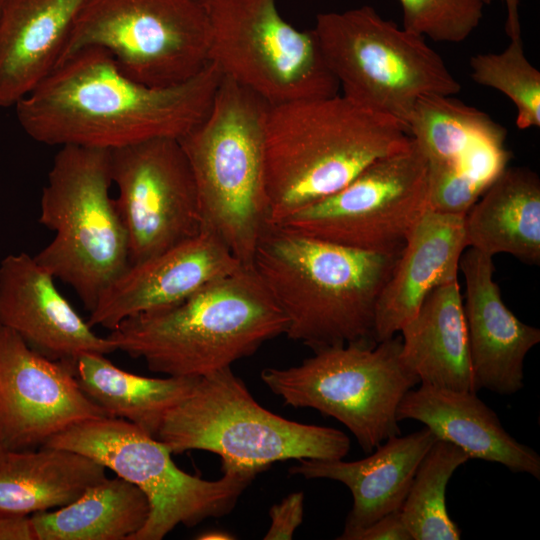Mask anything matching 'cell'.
I'll return each instance as SVG.
<instances>
[{
    "label": "cell",
    "mask_w": 540,
    "mask_h": 540,
    "mask_svg": "<svg viewBox=\"0 0 540 540\" xmlns=\"http://www.w3.org/2000/svg\"><path fill=\"white\" fill-rule=\"evenodd\" d=\"M222 75L212 62L178 85L127 76L98 47L77 51L14 107L36 142L114 150L155 138L179 139L208 114Z\"/></svg>",
    "instance_id": "obj_1"
},
{
    "label": "cell",
    "mask_w": 540,
    "mask_h": 540,
    "mask_svg": "<svg viewBox=\"0 0 540 540\" xmlns=\"http://www.w3.org/2000/svg\"><path fill=\"white\" fill-rule=\"evenodd\" d=\"M398 256L268 226L251 268L285 316L287 337L315 351L350 343L377 344L375 308Z\"/></svg>",
    "instance_id": "obj_2"
},
{
    "label": "cell",
    "mask_w": 540,
    "mask_h": 540,
    "mask_svg": "<svg viewBox=\"0 0 540 540\" xmlns=\"http://www.w3.org/2000/svg\"><path fill=\"white\" fill-rule=\"evenodd\" d=\"M410 141L399 121L343 95L271 105L264 140L269 226L339 191Z\"/></svg>",
    "instance_id": "obj_3"
},
{
    "label": "cell",
    "mask_w": 540,
    "mask_h": 540,
    "mask_svg": "<svg viewBox=\"0 0 540 540\" xmlns=\"http://www.w3.org/2000/svg\"><path fill=\"white\" fill-rule=\"evenodd\" d=\"M286 328L262 281L242 266L178 304L123 320L107 337L152 372L201 378L252 355Z\"/></svg>",
    "instance_id": "obj_4"
},
{
    "label": "cell",
    "mask_w": 540,
    "mask_h": 540,
    "mask_svg": "<svg viewBox=\"0 0 540 540\" xmlns=\"http://www.w3.org/2000/svg\"><path fill=\"white\" fill-rule=\"evenodd\" d=\"M271 105L223 77L206 117L178 139L195 181L203 229L251 267L268 224L265 127Z\"/></svg>",
    "instance_id": "obj_5"
},
{
    "label": "cell",
    "mask_w": 540,
    "mask_h": 540,
    "mask_svg": "<svg viewBox=\"0 0 540 540\" xmlns=\"http://www.w3.org/2000/svg\"><path fill=\"white\" fill-rule=\"evenodd\" d=\"M157 439L173 454L212 452L224 471L258 474L284 460H337L350 450L342 431L288 420L262 407L227 367L197 382L166 415Z\"/></svg>",
    "instance_id": "obj_6"
},
{
    "label": "cell",
    "mask_w": 540,
    "mask_h": 540,
    "mask_svg": "<svg viewBox=\"0 0 540 540\" xmlns=\"http://www.w3.org/2000/svg\"><path fill=\"white\" fill-rule=\"evenodd\" d=\"M110 155L105 149L61 147L40 199L39 223L54 238L34 258L70 285L89 312L129 266L126 229L110 196Z\"/></svg>",
    "instance_id": "obj_7"
},
{
    "label": "cell",
    "mask_w": 540,
    "mask_h": 540,
    "mask_svg": "<svg viewBox=\"0 0 540 540\" xmlns=\"http://www.w3.org/2000/svg\"><path fill=\"white\" fill-rule=\"evenodd\" d=\"M313 31L343 96L405 128L420 98L453 96L461 89L424 37L384 19L371 6L319 13Z\"/></svg>",
    "instance_id": "obj_8"
},
{
    "label": "cell",
    "mask_w": 540,
    "mask_h": 540,
    "mask_svg": "<svg viewBox=\"0 0 540 540\" xmlns=\"http://www.w3.org/2000/svg\"><path fill=\"white\" fill-rule=\"evenodd\" d=\"M401 336L377 344L350 343L321 348L299 365L265 368L263 383L284 404L312 408L354 435L365 453L401 435L398 406L420 384L401 355Z\"/></svg>",
    "instance_id": "obj_9"
},
{
    "label": "cell",
    "mask_w": 540,
    "mask_h": 540,
    "mask_svg": "<svg viewBox=\"0 0 540 540\" xmlns=\"http://www.w3.org/2000/svg\"><path fill=\"white\" fill-rule=\"evenodd\" d=\"M45 445L83 454L145 494L149 515L130 540H161L180 524L193 527L229 514L256 476L224 471L217 480H205L191 475L177 467L164 442L108 416L78 422Z\"/></svg>",
    "instance_id": "obj_10"
},
{
    "label": "cell",
    "mask_w": 540,
    "mask_h": 540,
    "mask_svg": "<svg viewBox=\"0 0 540 540\" xmlns=\"http://www.w3.org/2000/svg\"><path fill=\"white\" fill-rule=\"evenodd\" d=\"M210 25L209 61L270 105L337 95L313 31H301L275 0H200Z\"/></svg>",
    "instance_id": "obj_11"
},
{
    "label": "cell",
    "mask_w": 540,
    "mask_h": 540,
    "mask_svg": "<svg viewBox=\"0 0 540 540\" xmlns=\"http://www.w3.org/2000/svg\"><path fill=\"white\" fill-rule=\"evenodd\" d=\"M88 47L142 84L169 87L210 62V25L200 0H85L58 64Z\"/></svg>",
    "instance_id": "obj_12"
},
{
    "label": "cell",
    "mask_w": 540,
    "mask_h": 540,
    "mask_svg": "<svg viewBox=\"0 0 540 540\" xmlns=\"http://www.w3.org/2000/svg\"><path fill=\"white\" fill-rule=\"evenodd\" d=\"M427 172V160L411 138L339 191L276 226L348 248L400 254L427 209Z\"/></svg>",
    "instance_id": "obj_13"
},
{
    "label": "cell",
    "mask_w": 540,
    "mask_h": 540,
    "mask_svg": "<svg viewBox=\"0 0 540 540\" xmlns=\"http://www.w3.org/2000/svg\"><path fill=\"white\" fill-rule=\"evenodd\" d=\"M115 203L126 229L129 264L141 262L203 229L198 193L183 149L155 138L110 151Z\"/></svg>",
    "instance_id": "obj_14"
},
{
    "label": "cell",
    "mask_w": 540,
    "mask_h": 540,
    "mask_svg": "<svg viewBox=\"0 0 540 540\" xmlns=\"http://www.w3.org/2000/svg\"><path fill=\"white\" fill-rule=\"evenodd\" d=\"M103 416L80 389L74 368L0 325V429L11 451L39 448L66 428Z\"/></svg>",
    "instance_id": "obj_15"
},
{
    "label": "cell",
    "mask_w": 540,
    "mask_h": 540,
    "mask_svg": "<svg viewBox=\"0 0 540 540\" xmlns=\"http://www.w3.org/2000/svg\"><path fill=\"white\" fill-rule=\"evenodd\" d=\"M242 266L214 233L202 229L150 258L129 264L100 294L87 323L111 331L127 318L178 304Z\"/></svg>",
    "instance_id": "obj_16"
},
{
    "label": "cell",
    "mask_w": 540,
    "mask_h": 540,
    "mask_svg": "<svg viewBox=\"0 0 540 540\" xmlns=\"http://www.w3.org/2000/svg\"><path fill=\"white\" fill-rule=\"evenodd\" d=\"M54 280L34 256H6L0 263V325L44 357L72 368L82 354L117 351L83 320Z\"/></svg>",
    "instance_id": "obj_17"
},
{
    "label": "cell",
    "mask_w": 540,
    "mask_h": 540,
    "mask_svg": "<svg viewBox=\"0 0 540 540\" xmlns=\"http://www.w3.org/2000/svg\"><path fill=\"white\" fill-rule=\"evenodd\" d=\"M492 258L469 247L459 263L471 367L476 392L512 395L524 386V360L540 342V329L522 322L505 305L493 278Z\"/></svg>",
    "instance_id": "obj_18"
},
{
    "label": "cell",
    "mask_w": 540,
    "mask_h": 540,
    "mask_svg": "<svg viewBox=\"0 0 540 540\" xmlns=\"http://www.w3.org/2000/svg\"><path fill=\"white\" fill-rule=\"evenodd\" d=\"M468 247L465 216L426 209L400 252L377 300L374 339L395 336L436 287L458 278Z\"/></svg>",
    "instance_id": "obj_19"
},
{
    "label": "cell",
    "mask_w": 540,
    "mask_h": 540,
    "mask_svg": "<svg viewBox=\"0 0 540 540\" xmlns=\"http://www.w3.org/2000/svg\"><path fill=\"white\" fill-rule=\"evenodd\" d=\"M437 437L424 427L406 436L387 439L375 452L357 461L301 459L289 468L291 475L330 479L350 490L353 505L339 540L391 512L400 510L416 470Z\"/></svg>",
    "instance_id": "obj_20"
},
{
    "label": "cell",
    "mask_w": 540,
    "mask_h": 540,
    "mask_svg": "<svg viewBox=\"0 0 540 540\" xmlns=\"http://www.w3.org/2000/svg\"><path fill=\"white\" fill-rule=\"evenodd\" d=\"M399 422L412 419L436 437L462 449L470 459L501 464L513 473L540 479V455L517 441L477 392L455 391L421 384L401 400Z\"/></svg>",
    "instance_id": "obj_21"
},
{
    "label": "cell",
    "mask_w": 540,
    "mask_h": 540,
    "mask_svg": "<svg viewBox=\"0 0 540 540\" xmlns=\"http://www.w3.org/2000/svg\"><path fill=\"white\" fill-rule=\"evenodd\" d=\"M85 0H4L0 108L15 106L57 66Z\"/></svg>",
    "instance_id": "obj_22"
},
{
    "label": "cell",
    "mask_w": 540,
    "mask_h": 540,
    "mask_svg": "<svg viewBox=\"0 0 540 540\" xmlns=\"http://www.w3.org/2000/svg\"><path fill=\"white\" fill-rule=\"evenodd\" d=\"M400 332L402 359L421 384L476 392L458 278L430 292Z\"/></svg>",
    "instance_id": "obj_23"
},
{
    "label": "cell",
    "mask_w": 540,
    "mask_h": 540,
    "mask_svg": "<svg viewBox=\"0 0 540 540\" xmlns=\"http://www.w3.org/2000/svg\"><path fill=\"white\" fill-rule=\"evenodd\" d=\"M468 247L540 263V179L526 167H507L465 215Z\"/></svg>",
    "instance_id": "obj_24"
},
{
    "label": "cell",
    "mask_w": 540,
    "mask_h": 540,
    "mask_svg": "<svg viewBox=\"0 0 540 540\" xmlns=\"http://www.w3.org/2000/svg\"><path fill=\"white\" fill-rule=\"evenodd\" d=\"M106 477L103 465L71 450L44 445L10 451L0 466V515L31 516L68 505Z\"/></svg>",
    "instance_id": "obj_25"
},
{
    "label": "cell",
    "mask_w": 540,
    "mask_h": 540,
    "mask_svg": "<svg viewBox=\"0 0 540 540\" xmlns=\"http://www.w3.org/2000/svg\"><path fill=\"white\" fill-rule=\"evenodd\" d=\"M74 375L83 393L108 417L129 421L155 438L167 413L192 394L200 379L144 377L96 353L79 356Z\"/></svg>",
    "instance_id": "obj_26"
},
{
    "label": "cell",
    "mask_w": 540,
    "mask_h": 540,
    "mask_svg": "<svg viewBox=\"0 0 540 540\" xmlns=\"http://www.w3.org/2000/svg\"><path fill=\"white\" fill-rule=\"evenodd\" d=\"M149 515L145 494L117 476L87 488L68 505L30 516L37 540H130Z\"/></svg>",
    "instance_id": "obj_27"
},
{
    "label": "cell",
    "mask_w": 540,
    "mask_h": 540,
    "mask_svg": "<svg viewBox=\"0 0 540 540\" xmlns=\"http://www.w3.org/2000/svg\"><path fill=\"white\" fill-rule=\"evenodd\" d=\"M406 129L424 154L428 170L460 166L481 145L506 134L484 112L442 95L420 98Z\"/></svg>",
    "instance_id": "obj_28"
},
{
    "label": "cell",
    "mask_w": 540,
    "mask_h": 540,
    "mask_svg": "<svg viewBox=\"0 0 540 540\" xmlns=\"http://www.w3.org/2000/svg\"><path fill=\"white\" fill-rule=\"evenodd\" d=\"M469 459L462 449L441 439L425 454L400 508L412 540L460 539V528L446 506V489L453 473Z\"/></svg>",
    "instance_id": "obj_29"
},
{
    "label": "cell",
    "mask_w": 540,
    "mask_h": 540,
    "mask_svg": "<svg viewBox=\"0 0 540 540\" xmlns=\"http://www.w3.org/2000/svg\"><path fill=\"white\" fill-rule=\"evenodd\" d=\"M471 78L506 95L517 110L519 129L540 126V72L526 58L522 39L510 40L499 53L471 57Z\"/></svg>",
    "instance_id": "obj_30"
},
{
    "label": "cell",
    "mask_w": 540,
    "mask_h": 540,
    "mask_svg": "<svg viewBox=\"0 0 540 540\" xmlns=\"http://www.w3.org/2000/svg\"><path fill=\"white\" fill-rule=\"evenodd\" d=\"M403 28L434 41L458 43L479 25L484 4L479 0H399Z\"/></svg>",
    "instance_id": "obj_31"
},
{
    "label": "cell",
    "mask_w": 540,
    "mask_h": 540,
    "mask_svg": "<svg viewBox=\"0 0 540 540\" xmlns=\"http://www.w3.org/2000/svg\"><path fill=\"white\" fill-rule=\"evenodd\" d=\"M304 515V493L294 492L273 505L269 510L271 519L265 540L292 539L301 525Z\"/></svg>",
    "instance_id": "obj_32"
},
{
    "label": "cell",
    "mask_w": 540,
    "mask_h": 540,
    "mask_svg": "<svg viewBox=\"0 0 540 540\" xmlns=\"http://www.w3.org/2000/svg\"><path fill=\"white\" fill-rule=\"evenodd\" d=\"M350 540H412L400 510L391 512L356 532Z\"/></svg>",
    "instance_id": "obj_33"
},
{
    "label": "cell",
    "mask_w": 540,
    "mask_h": 540,
    "mask_svg": "<svg viewBox=\"0 0 540 540\" xmlns=\"http://www.w3.org/2000/svg\"><path fill=\"white\" fill-rule=\"evenodd\" d=\"M0 540H37L30 516L0 515Z\"/></svg>",
    "instance_id": "obj_34"
},
{
    "label": "cell",
    "mask_w": 540,
    "mask_h": 540,
    "mask_svg": "<svg viewBox=\"0 0 540 540\" xmlns=\"http://www.w3.org/2000/svg\"><path fill=\"white\" fill-rule=\"evenodd\" d=\"M507 10L505 30L510 40L521 38L519 0H502Z\"/></svg>",
    "instance_id": "obj_35"
},
{
    "label": "cell",
    "mask_w": 540,
    "mask_h": 540,
    "mask_svg": "<svg viewBox=\"0 0 540 540\" xmlns=\"http://www.w3.org/2000/svg\"><path fill=\"white\" fill-rule=\"evenodd\" d=\"M196 539L199 540H228V539H235L231 534L225 532V531H218V530H211L207 532H203L199 534Z\"/></svg>",
    "instance_id": "obj_36"
},
{
    "label": "cell",
    "mask_w": 540,
    "mask_h": 540,
    "mask_svg": "<svg viewBox=\"0 0 540 540\" xmlns=\"http://www.w3.org/2000/svg\"><path fill=\"white\" fill-rule=\"evenodd\" d=\"M11 450L8 448L5 439L3 437L2 431L0 429V466L6 460L9 452Z\"/></svg>",
    "instance_id": "obj_37"
},
{
    "label": "cell",
    "mask_w": 540,
    "mask_h": 540,
    "mask_svg": "<svg viewBox=\"0 0 540 540\" xmlns=\"http://www.w3.org/2000/svg\"><path fill=\"white\" fill-rule=\"evenodd\" d=\"M479 1H481L484 5L490 4L492 2V0H479Z\"/></svg>",
    "instance_id": "obj_38"
},
{
    "label": "cell",
    "mask_w": 540,
    "mask_h": 540,
    "mask_svg": "<svg viewBox=\"0 0 540 540\" xmlns=\"http://www.w3.org/2000/svg\"><path fill=\"white\" fill-rule=\"evenodd\" d=\"M3 3H4V0H0V11H1V8L3 6Z\"/></svg>",
    "instance_id": "obj_39"
}]
</instances>
